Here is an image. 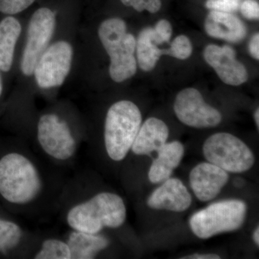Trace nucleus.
<instances>
[{"mask_svg": "<svg viewBox=\"0 0 259 259\" xmlns=\"http://www.w3.org/2000/svg\"><path fill=\"white\" fill-rule=\"evenodd\" d=\"M45 190L42 171L27 153L13 151L0 158V195L8 203L29 207Z\"/></svg>", "mask_w": 259, "mask_h": 259, "instance_id": "obj_1", "label": "nucleus"}, {"mask_svg": "<svg viewBox=\"0 0 259 259\" xmlns=\"http://www.w3.org/2000/svg\"><path fill=\"white\" fill-rule=\"evenodd\" d=\"M125 202L118 194L99 192L71 204L65 221L70 230L88 233H100L105 228H118L125 222Z\"/></svg>", "mask_w": 259, "mask_h": 259, "instance_id": "obj_2", "label": "nucleus"}, {"mask_svg": "<svg viewBox=\"0 0 259 259\" xmlns=\"http://www.w3.org/2000/svg\"><path fill=\"white\" fill-rule=\"evenodd\" d=\"M98 36L110 57L111 79L120 83L134 76L137 71L136 39L127 32L125 22L118 18L104 20L99 27Z\"/></svg>", "mask_w": 259, "mask_h": 259, "instance_id": "obj_3", "label": "nucleus"}, {"mask_svg": "<svg viewBox=\"0 0 259 259\" xmlns=\"http://www.w3.org/2000/svg\"><path fill=\"white\" fill-rule=\"evenodd\" d=\"M142 124L139 107L130 100H120L107 110L104 127V144L108 157L119 162L125 159Z\"/></svg>", "mask_w": 259, "mask_h": 259, "instance_id": "obj_4", "label": "nucleus"}, {"mask_svg": "<svg viewBox=\"0 0 259 259\" xmlns=\"http://www.w3.org/2000/svg\"><path fill=\"white\" fill-rule=\"evenodd\" d=\"M36 141L42 153L57 163L71 161L79 148V138L69 121L54 111L44 112L36 125Z\"/></svg>", "mask_w": 259, "mask_h": 259, "instance_id": "obj_5", "label": "nucleus"}, {"mask_svg": "<svg viewBox=\"0 0 259 259\" xmlns=\"http://www.w3.org/2000/svg\"><path fill=\"white\" fill-rule=\"evenodd\" d=\"M246 211V204L240 199L215 202L192 214L190 219V228L201 239L235 231L244 223Z\"/></svg>", "mask_w": 259, "mask_h": 259, "instance_id": "obj_6", "label": "nucleus"}, {"mask_svg": "<svg viewBox=\"0 0 259 259\" xmlns=\"http://www.w3.org/2000/svg\"><path fill=\"white\" fill-rule=\"evenodd\" d=\"M203 154L209 163L227 172L243 173L255 163L251 150L241 140L228 133L209 136L204 143Z\"/></svg>", "mask_w": 259, "mask_h": 259, "instance_id": "obj_7", "label": "nucleus"}, {"mask_svg": "<svg viewBox=\"0 0 259 259\" xmlns=\"http://www.w3.org/2000/svg\"><path fill=\"white\" fill-rule=\"evenodd\" d=\"M56 28V14L47 7L38 8L29 20L20 70L24 76H32L40 56L51 44Z\"/></svg>", "mask_w": 259, "mask_h": 259, "instance_id": "obj_8", "label": "nucleus"}, {"mask_svg": "<svg viewBox=\"0 0 259 259\" xmlns=\"http://www.w3.org/2000/svg\"><path fill=\"white\" fill-rule=\"evenodd\" d=\"M74 59L71 42L59 40L51 44L34 68L32 76L39 88L51 90L62 86L67 79Z\"/></svg>", "mask_w": 259, "mask_h": 259, "instance_id": "obj_9", "label": "nucleus"}, {"mask_svg": "<svg viewBox=\"0 0 259 259\" xmlns=\"http://www.w3.org/2000/svg\"><path fill=\"white\" fill-rule=\"evenodd\" d=\"M174 109L182 123L196 128L215 127L222 120L220 112L207 105L194 88L185 89L177 95Z\"/></svg>", "mask_w": 259, "mask_h": 259, "instance_id": "obj_10", "label": "nucleus"}, {"mask_svg": "<svg viewBox=\"0 0 259 259\" xmlns=\"http://www.w3.org/2000/svg\"><path fill=\"white\" fill-rule=\"evenodd\" d=\"M204 58L226 84L239 86L248 79L244 65L237 60L236 51L229 46L210 44L204 49Z\"/></svg>", "mask_w": 259, "mask_h": 259, "instance_id": "obj_11", "label": "nucleus"}, {"mask_svg": "<svg viewBox=\"0 0 259 259\" xmlns=\"http://www.w3.org/2000/svg\"><path fill=\"white\" fill-rule=\"evenodd\" d=\"M228 180V172L209 162L199 163L192 168L190 175L191 187L201 202L215 198Z\"/></svg>", "mask_w": 259, "mask_h": 259, "instance_id": "obj_12", "label": "nucleus"}, {"mask_svg": "<svg viewBox=\"0 0 259 259\" xmlns=\"http://www.w3.org/2000/svg\"><path fill=\"white\" fill-rule=\"evenodd\" d=\"M162 183L148 197V207L176 212L189 209L192 204V196L182 181L169 178Z\"/></svg>", "mask_w": 259, "mask_h": 259, "instance_id": "obj_13", "label": "nucleus"}, {"mask_svg": "<svg viewBox=\"0 0 259 259\" xmlns=\"http://www.w3.org/2000/svg\"><path fill=\"white\" fill-rule=\"evenodd\" d=\"M204 28L209 36L231 42L241 41L247 33L246 27L241 19L231 13L216 10H211L207 15Z\"/></svg>", "mask_w": 259, "mask_h": 259, "instance_id": "obj_14", "label": "nucleus"}, {"mask_svg": "<svg viewBox=\"0 0 259 259\" xmlns=\"http://www.w3.org/2000/svg\"><path fill=\"white\" fill-rule=\"evenodd\" d=\"M169 135L168 126L163 121L150 117L141 124L131 151L138 156L151 155L166 144Z\"/></svg>", "mask_w": 259, "mask_h": 259, "instance_id": "obj_15", "label": "nucleus"}, {"mask_svg": "<svg viewBox=\"0 0 259 259\" xmlns=\"http://www.w3.org/2000/svg\"><path fill=\"white\" fill-rule=\"evenodd\" d=\"M148 172V179L153 184H159L169 179L174 170L178 167L183 158L185 148L180 141L166 143L157 151Z\"/></svg>", "mask_w": 259, "mask_h": 259, "instance_id": "obj_16", "label": "nucleus"}, {"mask_svg": "<svg viewBox=\"0 0 259 259\" xmlns=\"http://www.w3.org/2000/svg\"><path fill=\"white\" fill-rule=\"evenodd\" d=\"M66 241L71 250V259H93L110 245L108 238L100 233H88L71 230Z\"/></svg>", "mask_w": 259, "mask_h": 259, "instance_id": "obj_17", "label": "nucleus"}, {"mask_svg": "<svg viewBox=\"0 0 259 259\" xmlns=\"http://www.w3.org/2000/svg\"><path fill=\"white\" fill-rule=\"evenodd\" d=\"M22 30L21 23L14 16L8 15L0 21V71L3 72L12 69Z\"/></svg>", "mask_w": 259, "mask_h": 259, "instance_id": "obj_18", "label": "nucleus"}, {"mask_svg": "<svg viewBox=\"0 0 259 259\" xmlns=\"http://www.w3.org/2000/svg\"><path fill=\"white\" fill-rule=\"evenodd\" d=\"M158 46L153 37V28L147 27L140 32L136 40V60L143 71H151L161 56L168 55L167 49H160Z\"/></svg>", "mask_w": 259, "mask_h": 259, "instance_id": "obj_19", "label": "nucleus"}, {"mask_svg": "<svg viewBox=\"0 0 259 259\" xmlns=\"http://www.w3.org/2000/svg\"><path fill=\"white\" fill-rule=\"evenodd\" d=\"M25 233L23 228L10 220L0 218V253L7 254L25 243Z\"/></svg>", "mask_w": 259, "mask_h": 259, "instance_id": "obj_20", "label": "nucleus"}, {"mask_svg": "<svg viewBox=\"0 0 259 259\" xmlns=\"http://www.w3.org/2000/svg\"><path fill=\"white\" fill-rule=\"evenodd\" d=\"M35 259H71V250L65 239L48 238L32 255Z\"/></svg>", "mask_w": 259, "mask_h": 259, "instance_id": "obj_21", "label": "nucleus"}, {"mask_svg": "<svg viewBox=\"0 0 259 259\" xmlns=\"http://www.w3.org/2000/svg\"><path fill=\"white\" fill-rule=\"evenodd\" d=\"M168 50V55L180 60L188 59L192 54V42L185 35H179L171 42V48Z\"/></svg>", "mask_w": 259, "mask_h": 259, "instance_id": "obj_22", "label": "nucleus"}, {"mask_svg": "<svg viewBox=\"0 0 259 259\" xmlns=\"http://www.w3.org/2000/svg\"><path fill=\"white\" fill-rule=\"evenodd\" d=\"M35 1L36 0H0V13L13 16L28 9Z\"/></svg>", "mask_w": 259, "mask_h": 259, "instance_id": "obj_23", "label": "nucleus"}, {"mask_svg": "<svg viewBox=\"0 0 259 259\" xmlns=\"http://www.w3.org/2000/svg\"><path fill=\"white\" fill-rule=\"evenodd\" d=\"M127 7H131L138 12L147 10L151 13H156L161 8V0H120Z\"/></svg>", "mask_w": 259, "mask_h": 259, "instance_id": "obj_24", "label": "nucleus"}, {"mask_svg": "<svg viewBox=\"0 0 259 259\" xmlns=\"http://www.w3.org/2000/svg\"><path fill=\"white\" fill-rule=\"evenodd\" d=\"M240 5L241 0H207L205 3L207 9L231 13L239 9Z\"/></svg>", "mask_w": 259, "mask_h": 259, "instance_id": "obj_25", "label": "nucleus"}, {"mask_svg": "<svg viewBox=\"0 0 259 259\" xmlns=\"http://www.w3.org/2000/svg\"><path fill=\"white\" fill-rule=\"evenodd\" d=\"M172 35L171 24L166 20H161L153 28V37L158 45L169 41Z\"/></svg>", "mask_w": 259, "mask_h": 259, "instance_id": "obj_26", "label": "nucleus"}, {"mask_svg": "<svg viewBox=\"0 0 259 259\" xmlns=\"http://www.w3.org/2000/svg\"><path fill=\"white\" fill-rule=\"evenodd\" d=\"M241 14L248 20H258L259 5L254 0H245L240 5Z\"/></svg>", "mask_w": 259, "mask_h": 259, "instance_id": "obj_27", "label": "nucleus"}, {"mask_svg": "<svg viewBox=\"0 0 259 259\" xmlns=\"http://www.w3.org/2000/svg\"><path fill=\"white\" fill-rule=\"evenodd\" d=\"M249 53L252 57L254 58L256 60L259 59V34L255 33L250 39L249 45H248Z\"/></svg>", "mask_w": 259, "mask_h": 259, "instance_id": "obj_28", "label": "nucleus"}, {"mask_svg": "<svg viewBox=\"0 0 259 259\" xmlns=\"http://www.w3.org/2000/svg\"><path fill=\"white\" fill-rule=\"evenodd\" d=\"M221 257L213 253H194V254L183 257L182 259H220Z\"/></svg>", "mask_w": 259, "mask_h": 259, "instance_id": "obj_29", "label": "nucleus"}, {"mask_svg": "<svg viewBox=\"0 0 259 259\" xmlns=\"http://www.w3.org/2000/svg\"><path fill=\"white\" fill-rule=\"evenodd\" d=\"M253 241H254L255 244L257 246L259 245V228L257 227L256 229L255 230L254 233L253 234Z\"/></svg>", "mask_w": 259, "mask_h": 259, "instance_id": "obj_30", "label": "nucleus"}, {"mask_svg": "<svg viewBox=\"0 0 259 259\" xmlns=\"http://www.w3.org/2000/svg\"><path fill=\"white\" fill-rule=\"evenodd\" d=\"M254 120L255 122V124H256L257 127H259V110L258 108L255 111L254 113Z\"/></svg>", "mask_w": 259, "mask_h": 259, "instance_id": "obj_31", "label": "nucleus"}, {"mask_svg": "<svg viewBox=\"0 0 259 259\" xmlns=\"http://www.w3.org/2000/svg\"><path fill=\"white\" fill-rule=\"evenodd\" d=\"M3 92V79H2L1 74H0V97L2 96V94Z\"/></svg>", "mask_w": 259, "mask_h": 259, "instance_id": "obj_32", "label": "nucleus"}]
</instances>
